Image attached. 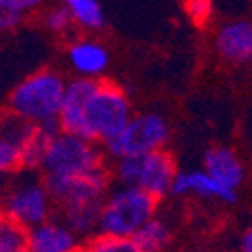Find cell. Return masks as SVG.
Masks as SVG:
<instances>
[{"label": "cell", "mask_w": 252, "mask_h": 252, "mask_svg": "<svg viewBox=\"0 0 252 252\" xmlns=\"http://www.w3.org/2000/svg\"><path fill=\"white\" fill-rule=\"evenodd\" d=\"M0 212L16 220L24 228H32L54 216L50 198L40 170L18 168L0 184Z\"/></svg>", "instance_id": "6da1fadb"}, {"label": "cell", "mask_w": 252, "mask_h": 252, "mask_svg": "<svg viewBox=\"0 0 252 252\" xmlns=\"http://www.w3.org/2000/svg\"><path fill=\"white\" fill-rule=\"evenodd\" d=\"M66 76L54 68H40L22 78L8 94L6 110L14 116L40 124L58 118L62 96H64Z\"/></svg>", "instance_id": "7a4b0ae2"}, {"label": "cell", "mask_w": 252, "mask_h": 252, "mask_svg": "<svg viewBox=\"0 0 252 252\" xmlns=\"http://www.w3.org/2000/svg\"><path fill=\"white\" fill-rule=\"evenodd\" d=\"M160 200L134 184H120L104 194L96 232L130 238L148 218L158 212Z\"/></svg>", "instance_id": "3957f363"}, {"label": "cell", "mask_w": 252, "mask_h": 252, "mask_svg": "<svg viewBox=\"0 0 252 252\" xmlns=\"http://www.w3.org/2000/svg\"><path fill=\"white\" fill-rule=\"evenodd\" d=\"M134 114L130 96L122 86L110 80H96L84 104V128L86 138L92 142H106Z\"/></svg>", "instance_id": "277c9868"}, {"label": "cell", "mask_w": 252, "mask_h": 252, "mask_svg": "<svg viewBox=\"0 0 252 252\" xmlns=\"http://www.w3.org/2000/svg\"><path fill=\"white\" fill-rule=\"evenodd\" d=\"M110 172L112 178H116L120 184L140 186L152 196L162 200L170 194V186L178 172V166L172 152H168L164 146L148 154L116 158Z\"/></svg>", "instance_id": "5b68a950"}, {"label": "cell", "mask_w": 252, "mask_h": 252, "mask_svg": "<svg viewBox=\"0 0 252 252\" xmlns=\"http://www.w3.org/2000/svg\"><path fill=\"white\" fill-rule=\"evenodd\" d=\"M170 138V124L160 112H134L122 130L108 138L104 144V154L112 160L122 156H140L152 150L164 148Z\"/></svg>", "instance_id": "8992f818"}, {"label": "cell", "mask_w": 252, "mask_h": 252, "mask_svg": "<svg viewBox=\"0 0 252 252\" xmlns=\"http://www.w3.org/2000/svg\"><path fill=\"white\" fill-rule=\"evenodd\" d=\"M106 164L104 152L84 136L60 130L48 142L42 160V174H84Z\"/></svg>", "instance_id": "52a82bcc"}, {"label": "cell", "mask_w": 252, "mask_h": 252, "mask_svg": "<svg viewBox=\"0 0 252 252\" xmlns=\"http://www.w3.org/2000/svg\"><path fill=\"white\" fill-rule=\"evenodd\" d=\"M54 206L68 202H102L112 186V172L106 164L84 174H42Z\"/></svg>", "instance_id": "ba28073f"}, {"label": "cell", "mask_w": 252, "mask_h": 252, "mask_svg": "<svg viewBox=\"0 0 252 252\" xmlns=\"http://www.w3.org/2000/svg\"><path fill=\"white\" fill-rule=\"evenodd\" d=\"M214 54L232 66H244L252 62V20L234 18L222 22L212 36Z\"/></svg>", "instance_id": "9c48e42d"}, {"label": "cell", "mask_w": 252, "mask_h": 252, "mask_svg": "<svg viewBox=\"0 0 252 252\" xmlns=\"http://www.w3.org/2000/svg\"><path fill=\"white\" fill-rule=\"evenodd\" d=\"M170 194L178 196V198L194 196V198L216 200V202H224V204H234L238 200V190L216 180L204 168L178 170L172 180V186H170Z\"/></svg>", "instance_id": "30bf717a"}, {"label": "cell", "mask_w": 252, "mask_h": 252, "mask_svg": "<svg viewBox=\"0 0 252 252\" xmlns=\"http://www.w3.org/2000/svg\"><path fill=\"white\" fill-rule=\"evenodd\" d=\"M66 64L74 72V76L102 78L110 66V50L96 38H72L66 44Z\"/></svg>", "instance_id": "8fae6325"}, {"label": "cell", "mask_w": 252, "mask_h": 252, "mask_svg": "<svg viewBox=\"0 0 252 252\" xmlns=\"http://www.w3.org/2000/svg\"><path fill=\"white\" fill-rule=\"evenodd\" d=\"M34 124L14 116L8 110L0 114V184L20 168V152Z\"/></svg>", "instance_id": "7c38bea8"}, {"label": "cell", "mask_w": 252, "mask_h": 252, "mask_svg": "<svg viewBox=\"0 0 252 252\" xmlns=\"http://www.w3.org/2000/svg\"><path fill=\"white\" fill-rule=\"evenodd\" d=\"M80 248L82 240L58 216H50L44 222L28 228L26 250L30 252H74Z\"/></svg>", "instance_id": "4fadbf2b"}, {"label": "cell", "mask_w": 252, "mask_h": 252, "mask_svg": "<svg viewBox=\"0 0 252 252\" xmlns=\"http://www.w3.org/2000/svg\"><path fill=\"white\" fill-rule=\"evenodd\" d=\"M202 168L222 184L240 190L246 182V164L236 148L228 144H216L204 152Z\"/></svg>", "instance_id": "5bb4252c"}, {"label": "cell", "mask_w": 252, "mask_h": 252, "mask_svg": "<svg viewBox=\"0 0 252 252\" xmlns=\"http://www.w3.org/2000/svg\"><path fill=\"white\" fill-rule=\"evenodd\" d=\"M98 212L100 202H68L54 206V216H58L82 242L96 232Z\"/></svg>", "instance_id": "9a60e30c"}, {"label": "cell", "mask_w": 252, "mask_h": 252, "mask_svg": "<svg viewBox=\"0 0 252 252\" xmlns=\"http://www.w3.org/2000/svg\"><path fill=\"white\" fill-rule=\"evenodd\" d=\"M136 252H160L172 244V226L168 220L154 214L130 236Z\"/></svg>", "instance_id": "2e32d148"}, {"label": "cell", "mask_w": 252, "mask_h": 252, "mask_svg": "<svg viewBox=\"0 0 252 252\" xmlns=\"http://www.w3.org/2000/svg\"><path fill=\"white\" fill-rule=\"evenodd\" d=\"M70 12L74 28L86 30V32H98L106 24V14L100 0H58Z\"/></svg>", "instance_id": "e0dca14e"}, {"label": "cell", "mask_w": 252, "mask_h": 252, "mask_svg": "<svg viewBox=\"0 0 252 252\" xmlns=\"http://www.w3.org/2000/svg\"><path fill=\"white\" fill-rule=\"evenodd\" d=\"M46 0H0V34L18 28L26 18L40 12Z\"/></svg>", "instance_id": "ac0fdd59"}, {"label": "cell", "mask_w": 252, "mask_h": 252, "mask_svg": "<svg viewBox=\"0 0 252 252\" xmlns=\"http://www.w3.org/2000/svg\"><path fill=\"white\" fill-rule=\"evenodd\" d=\"M28 228L0 212V252H24Z\"/></svg>", "instance_id": "d6986e66"}, {"label": "cell", "mask_w": 252, "mask_h": 252, "mask_svg": "<svg viewBox=\"0 0 252 252\" xmlns=\"http://www.w3.org/2000/svg\"><path fill=\"white\" fill-rule=\"evenodd\" d=\"M82 248L92 250V252H136L130 238L114 236L106 232H94L82 242Z\"/></svg>", "instance_id": "ffe728a7"}, {"label": "cell", "mask_w": 252, "mask_h": 252, "mask_svg": "<svg viewBox=\"0 0 252 252\" xmlns=\"http://www.w3.org/2000/svg\"><path fill=\"white\" fill-rule=\"evenodd\" d=\"M40 16H42V24L46 26L48 32L52 34H58V36H66L70 30L74 28V22L70 18V12L66 10L64 4H54V6H48V8H42L40 10Z\"/></svg>", "instance_id": "44dd1931"}, {"label": "cell", "mask_w": 252, "mask_h": 252, "mask_svg": "<svg viewBox=\"0 0 252 252\" xmlns=\"http://www.w3.org/2000/svg\"><path fill=\"white\" fill-rule=\"evenodd\" d=\"M184 14L194 26L204 28L214 14V0H184Z\"/></svg>", "instance_id": "7402d4cb"}, {"label": "cell", "mask_w": 252, "mask_h": 252, "mask_svg": "<svg viewBox=\"0 0 252 252\" xmlns=\"http://www.w3.org/2000/svg\"><path fill=\"white\" fill-rule=\"evenodd\" d=\"M240 248L244 252H252V226H248L244 230V234L240 236Z\"/></svg>", "instance_id": "603a6c76"}]
</instances>
